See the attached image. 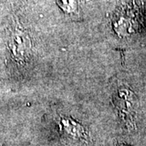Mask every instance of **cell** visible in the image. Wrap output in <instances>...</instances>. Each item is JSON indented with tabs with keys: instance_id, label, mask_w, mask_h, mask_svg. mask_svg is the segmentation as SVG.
Masks as SVG:
<instances>
[{
	"instance_id": "3957f363",
	"label": "cell",
	"mask_w": 146,
	"mask_h": 146,
	"mask_svg": "<svg viewBox=\"0 0 146 146\" xmlns=\"http://www.w3.org/2000/svg\"><path fill=\"white\" fill-rule=\"evenodd\" d=\"M58 4L68 13H73L78 10V0H58Z\"/></svg>"
},
{
	"instance_id": "7a4b0ae2",
	"label": "cell",
	"mask_w": 146,
	"mask_h": 146,
	"mask_svg": "<svg viewBox=\"0 0 146 146\" xmlns=\"http://www.w3.org/2000/svg\"><path fill=\"white\" fill-rule=\"evenodd\" d=\"M63 125L64 126L65 129L68 131V133L72 134L73 136H80L83 133V129L80 127V125L76 127V126H78L77 123H75L73 121H69L68 119H64L63 121Z\"/></svg>"
},
{
	"instance_id": "6da1fadb",
	"label": "cell",
	"mask_w": 146,
	"mask_h": 146,
	"mask_svg": "<svg viewBox=\"0 0 146 146\" xmlns=\"http://www.w3.org/2000/svg\"><path fill=\"white\" fill-rule=\"evenodd\" d=\"M29 49V40L21 33L12 37L11 50L16 57L24 58L27 54Z\"/></svg>"
}]
</instances>
